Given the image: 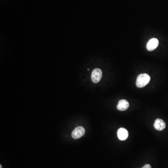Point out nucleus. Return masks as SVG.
<instances>
[{"mask_svg": "<svg viewBox=\"0 0 168 168\" xmlns=\"http://www.w3.org/2000/svg\"><path fill=\"white\" fill-rule=\"evenodd\" d=\"M150 77L146 73L141 74L138 76L136 81V86L138 88H143L149 83Z\"/></svg>", "mask_w": 168, "mask_h": 168, "instance_id": "f257e3e1", "label": "nucleus"}, {"mask_svg": "<svg viewBox=\"0 0 168 168\" xmlns=\"http://www.w3.org/2000/svg\"><path fill=\"white\" fill-rule=\"evenodd\" d=\"M85 129L82 126L76 127L71 133V137L74 139H78L84 136Z\"/></svg>", "mask_w": 168, "mask_h": 168, "instance_id": "f03ea898", "label": "nucleus"}, {"mask_svg": "<svg viewBox=\"0 0 168 168\" xmlns=\"http://www.w3.org/2000/svg\"><path fill=\"white\" fill-rule=\"evenodd\" d=\"M102 70L98 68L94 69L91 74V80L94 83H98L102 78Z\"/></svg>", "mask_w": 168, "mask_h": 168, "instance_id": "7ed1b4c3", "label": "nucleus"}, {"mask_svg": "<svg viewBox=\"0 0 168 168\" xmlns=\"http://www.w3.org/2000/svg\"><path fill=\"white\" fill-rule=\"evenodd\" d=\"M159 44V41L157 38H153L150 39L146 45L148 51L152 52L155 50Z\"/></svg>", "mask_w": 168, "mask_h": 168, "instance_id": "20e7f679", "label": "nucleus"}, {"mask_svg": "<svg viewBox=\"0 0 168 168\" xmlns=\"http://www.w3.org/2000/svg\"><path fill=\"white\" fill-rule=\"evenodd\" d=\"M154 127L156 130L158 131H162L165 128V122L161 119H157L154 121Z\"/></svg>", "mask_w": 168, "mask_h": 168, "instance_id": "39448f33", "label": "nucleus"}, {"mask_svg": "<svg viewBox=\"0 0 168 168\" xmlns=\"http://www.w3.org/2000/svg\"><path fill=\"white\" fill-rule=\"evenodd\" d=\"M129 103L126 99H121L119 101L117 106V109L120 111H124L128 109Z\"/></svg>", "mask_w": 168, "mask_h": 168, "instance_id": "423d86ee", "label": "nucleus"}, {"mask_svg": "<svg viewBox=\"0 0 168 168\" xmlns=\"http://www.w3.org/2000/svg\"><path fill=\"white\" fill-rule=\"evenodd\" d=\"M117 136L119 140L124 141L128 137V131L124 128H120L117 132Z\"/></svg>", "mask_w": 168, "mask_h": 168, "instance_id": "0eeeda50", "label": "nucleus"}, {"mask_svg": "<svg viewBox=\"0 0 168 168\" xmlns=\"http://www.w3.org/2000/svg\"><path fill=\"white\" fill-rule=\"evenodd\" d=\"M143 168H151V166H150V165H148V164H147V165H145L143 167Z\"/></svg>", "mask_w": 168, "mask_h": 168, "instance_id": "6e6552de", "label": "nucleus"}, {"mask_svg": "<svg viewBox=\"0 0 168 168\" xmlns=\"http://www.w3.org/2000/svg\"><path fill=\"white\" fill-rule=\"evenodd\" d=\"M0 168H2V165H0Z\"/></svg>", "mask_w": 168, "mask_h": 168, "instance_id": "1a4fd4ad", "label": "nucleus"}, {"mask_svg": "<svg viewBox=\"0 0 168 168\" xmlns=\"http://www.w3.org/2000/svg\"></svg>", "mask_w": 168, "mask_h": 168, "instance_id": "9d476101", "label": "nucleus"}]
</instances>
